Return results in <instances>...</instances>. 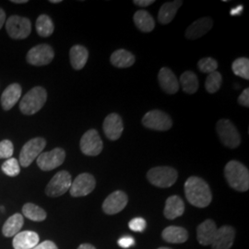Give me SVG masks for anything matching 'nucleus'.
<instances>
[{
    "mask_svg": "<svg viewBox=\"0 0 249 249\" xmlns=\"http://www.w3.org/2000/svg\"><path fill=\"white\" fill-rule=\"evenodd\" d=\"M213 26V19L209 17L198 18L194 21L186 31V37L189 40H195L200 38L209 33Z\"/></svg>",
    "mask_w": 249,
    "mask_h": 249,
    "instance_id": "obj_17",
    "label": "nucleus"
},
{
    "mask_svg": "<svg viewBox=\"0 0 249 249\" xmlns=\"http://www.w3.org/2000/svg\"><path fill=\"white\" fill-rule=\"evenodd\" d=\"M6 30L9 36L15 40L25 39L32 32V23L29 18L10 16L6 21Z\"/></svg>",
    "mask_w": 249,
    "mask_h": 249,
    "instance_id": "obj_9",
    "label": "nucleus"
},
{
    "mask_svg": "<svg viewBox=\"0 0 249 249\" xmlns=\"http://www.w3.org/2000/svg\"><path fill=\"white\" fill-rule=\"evenodd\" d=\"M103 129L108 140L117 141L121 137L124 130V125L121 116L116 113L108 115L104 121Z\"/></svg>",
    "mask_w": 249,
    "mask_h": 249,
    "instance_id": "obj_15",
    "label": "nucleus"
},
{
    "mask_svg": "<svg viewBox=\"0 0 249 249\" xmlns=\"http://www.w3.org/2000/svg\"><path fill=\"white\" fill-rule=\"evenodd\" d=\"M96 186V180L94 177L88 173L80 174L72 182L70 192L72 196L79 197L90 194Z\"/></svg>",
    "mask_w": 249,
    "mask_h": 249,
    "instance_id": "obj_12",
    "label": "nucleus"
},
{
    "mask_svg": "<svg viewBox=\"0 0 249 249\" xmlns=\"http://www.w3.org/2000/svg\"><path fill=\"white\" fill-rule=\"evenodd\" d=\"M24 223V219L20 213H16L10 216L3 225L2 232L6 237L15 236L19 232Z\"/></svg>",
    "mask_w": 249,
    "mask_h": 249,
    "instance_id": "obj_28",
    "label": "nucleus"
},
{
    "mask_svg": "<svg viewBox=\"0 0 249 249\" xmlns=\"http://www.w3.org/2000/svg\"><path fill=\"white\" fill-rule=\"evenodd\" d=\"M21 96V87L18 83L8 86L1 95V105L4 110L8 111L14 107Z\"/></svg>",
    "mask_w": 249,
    "mask_h": 249,
    "instance_id": "obj_21",
    "label": "nucleus"
},
{
    "mask_svg": "<svg viewBox=\"0 0 249 249\" xmlns=\"http://www.w3.org/2000/svg\"><path fill=\"white\" fill-rule=\"evenodd\" d=\"M46 142L43 138H35L24 144L19 153V163L22 167H28L44 151Z\"/></svg>",
    "mask_w": 249,
    "mask_h": 249,
    "instance_id": "obj_6",
    "label": "nucleus"
},
{
    "mask_svg": "<svg viewBox=\"0 0 249 249\" xmlns=\"http://www.w3.org/2000/svg\"><path fill=\"white\" fill-rule=\"evenodd\" d=\"M39 235L32 231H20L14 236V249H33L39 244Z\"/></svg>",
    "mask_w": 249,
    "mask_h": 249,
    "instance_id": "obj_20",
    "label": "nucleus"
},
{
    "mask_svg": "<svg viewBox=\"0 0 249 249\" xmlns=\"http://www.w3.org/2000/svg\"><path fill=\"white\" fill-rule=\"evenodd\" d=\"M80 150L87 156H97L104 148V143L95 129H89L81 137Z\"/></svg>",
    "mask_w": 249,
    "mask_h": 249,
    "instance_id": "obj_11",
    "label": "nucleus"
},
{
    "mask_svg": "<svg viewBox=\"0 0 249 249\" xmlns=\"http://www.w3.org/2000/svg\"><path fill=\"white\" fill-rule=\"evenodd\" d=\"M242 11H243V7H242V6H238V7L234 8V9H231L230 14L232 15V16H234V15H238V14H240Z\"/></svg>",
    "mask_w": 249,
    "mask_h": 249,
    "instance_id": "obj_43",
    "label": "nucleus"
},
{
    "mask_svg": "<svg viewBox=\"0 0 249 249\" xmlns=\"http://www.w3.org/2000/svg\"><path fill=\"white\" fill-rule=\"evenodd\" d=\"M135 55L133 53H130L127 50L124 49H119L116 50L114 53L111 54L110 61L113 66L119 69H124V68H129L133 66L135 63Z\"/></svg>",
    "mask_w": 249,
    "mask_h": 249,
    "instance_id": "obj_26",
    "label": "nucleus"
},
{
    "mask_svg": "<svg viewBox=\"0 0 249 249\" xmlns=\"http://www.w3.org/2000/svg\"><path fill=\"white\" fill-rule=\"evenodd\" d=\"M224 177L229 186L234 190L239 192L249 190V169L240 161L230 160L224 168Z\"/></svg>",
    "mask_w": 249,
    "mask_h": 249,
    "instance_id": "obj_2",
    "label": "nucleus"
},
{
    "mask_svg": "<svg viewBox=\"0 0 249 249\" xmlns=\"http://www.w3.org/2000/svg\"><path fill=\"white\" fill-rule=\"evenodd\" d=\"M33 249H58L56 245L52 241H44L43 243L38 244L36 247Z\"/></svg>",
    "mask_w": 249,
    "mask_h": 249,
    "instance_id": "obj_40",
    "label": "nucleus"
},
{
    "mask_svg": "<svg viewBox=\"0 0 249 249\" xmlns=\"http://www.w3.org/2000/svg\"><path fill=\"white\" fill-rule=\"evenodd\" d=\"M164 241L172 244H182L185 243L188 238V232L183 227L179 226H168L161 233Z\"/></svg>",
    "mask_w": 249,
    "mask_h": 249,
    "instance_id": "obj_25",
    "label": "nucleus"
},
{
    "mask_svg": "<svg viewBox=\"0 0 249 249\" xmlns=\"http://www.w3.org/2000/svg\"><path fill=\"white\" fill-rule=\"evenodd\" d=\"M54 30L53 20L49 16L43 14L40 15L36 20V31L41 37H49L52 36Z\"/></svg>",
    "mask_w": 249,
    "mask_h": 249,
    "instance_id": "obj_30",
    "label": "nucleus"
},
{
    "mask_svg": "<svg viewBox=\"0 0 249 249\" xmlns=\"http://www.w3.org/2000/svg\"><path fill=\"white\" fill-rule=\"evenodd\" d=\"M128 226H129L130 230H132L133 231L142 232L146 229L147 223H146V221L143 218L138 217V218L132 219L128 223Z\"/></svg>",
    "mask_w": 249,
    "mask_h": 249,
    "instance_id": "obj_37",
    "label": "nucleus"
},
{
    "mask_svg": "<svg viewBox=\"0 0 249 249\" xmlns=\"http://www.w3.org/2000/svg\"><path fill=\"white\" fill-rule=\"evenodd\" d=\"M235 237V231L230 225H224L217 229L212 244L213 249H230Z\"/></svg>",
    "mask_w": 249,
    "mask_h": 249,
    "instance_id": "obj_16",
    "label": "nucleus"
},
{
    "mask_svg": "<svg viewBox=\"0 0 249 249\" xmlns=\"http://www.w3.org/2000/svg\"><path fill=\"white\" fill-rule=\"evenodd\" d=\"M185 212V203L178 196H171L166 199L163 214L166 219L175 220L182 216Z\"/></svg>",
    "mask_w": 249,
    "mask_h": 249,
    "instance_id": "obj_22",
    "label": "nucleus"
},
{
    "mask_svg": "<svg viewBox=\"0 0 249 249\" xmlns=\"http://www.w3.org/2000/svg\"><path fill=\"white\" fill-rule=\"evenodd\" d=\"M47 92L45 88L37 86L27 92L19 103V110L22 114L31 116L39 112L45 106Z\"/></svg>",
    "mask_w": 249,
    "mask_h": 249,
    "instance_id": "obj_3",
    "label": "nucleus"
},
{
    "mask_svg": "<svg viewBox=\"0 0 249 249\" xmlns=\"http://www.w3.org/2000/svg\"><path fill=\"white\" fill-rule=\"evenodd\" d=\"M183 1L176 0L172 2L164 3L159 10L158 14V20L160 24H168L170 23L175 16L177 15L179 8L182 6Z\"/></svg>",
    "mask_w": 249,
    "mask_h": 249,
    "instance_id": "obj_23",
    "label": "nucleus"
},
{
    "mask_svg": "<svg viewBox=\"0 0 249 249\" xmlns=\"http://www.w3.org/2000/svg\"><path fill=\"white\" fill-rule=\"evenodd\" d=\"M50 2L53 4H57V3H61L62 1L61 0H50Z\"/></svg>",
    "mask_w": 249,
    "mask_h": 249,
    "instance_id": "obj_46",
    "label": "nucleus"
},
{
    "mask_svg": "<svg viewBox=\"0 0 249 249\" xmlns=\"http://www.w3.org/2000/svg\"><path fill=\"white\" fill-rule=\"evenodd\" d=\"M160 88L168 94H176L179 89L178 78L168 68H161L158 74Z\"/></svg>",
    "mask_w": 249,
    "mask_h": 249,
    "instance_id": "obj_18",
    "label": "nucleus"
},
{
    "mask_svg": "<svg viewBox=\"0 0 249 249\" xmlns=\"http://www.w3.org/2000/svg\"><path fill=\"white\" fill-rule=\"evenodd\" d=\"M180 84L187 94H194L198 89V80L194 72H184L180 77Z\"/></svg>",
    "mask_w": 249,
    "mask_h": 249,
    "instance_id": "obj_29",
    "label": "nucleus"
},
{
    "mask_svg": "<svg viewBox=\"0 0 249 249\" xmlns=\"http://www.w3.org/2000/svg\"><path fill=\"white\" fill-rule=\"evenodd\" d=\"M142 124L152 130L167 131L173 126V121L166 113L160 110H151L143 116Z\"/></svg>",
    "mask_w": 249,
    "mask_h": 249,
    "instance_id": "obj_8",
    "label": "nucleus"
},
{
    "mask_svg": "<svg viewBox=\"0 0 249 249\" xmlns=\"http://www.w3.org/2000/svg\"><path fill=\"white\" fill-rule=\"evenodd\" d=\"M66 159V151L61 148L41 153L37 158V165L43 171H51L60 166Z\"/></svg>",
    "mask_w": 249,
    "mask_h": 249,
    "instance_id": "obj_13",
    "label": "nucleus"
},
{
    "mask_svg": "<svg viewBox=\"0 0 249 249\" xmlns=\"http://www.w3.org/2000/svg\"><path fill=\"white\" fill-rule=\"evenodd\" d=\"M78 249H96L90 244H82L80 245Z\"/></svg>",
    "mask_w": 249,
    "mask_h": 249,
    "instance_id": "obj_44",
    "label": "nucleus"
},
{
    "mask_svg": "<svg viewBox=\"0 0 249 249\" xmlns=\"http://www.w3.org/2000/svg\"><path fill=\"white\" fill-rule=\"evenodd\" d=\"M11 2L15 4H25L28 3V0H11Z\"/></svg>",
    "mask_w": 249,
    "mask_h": 249,
    "instance_id": "obj_45",
    "label": "nucleus"
},
{
    "mask_svg": "<svg viewBox=\"0 0 249 249\" xmlns=\"http://www.w3.org/2000/svg\"><path fill=\"white\" fill-rule=\"evenodd\" d=\"M22 213L29 220L35 222H43L46 219L45 210L34 203H26L22 208Z\"/></svg>",
    "mask_w": 249,
    "mask_h": 249,
    "instance_id": "obj_31",
    "label": "nucleus"
},
{
    "mask_svg": "<svg viewBox=\"0 0 249 249\" xmlns=\"http://www.w3.org/2000/svg\"><path fill=\"white\" fill-rule=\"evenodd\" d=\"M14 151L13 144L9 140L0 142V159H9Z\"/></svg>",
    "mask_w": 249,
    "mask_h": 249,
    "instance_id": "obj_36",
    "label": "nucleus"
},
{
    "mask_svg": "<svg viewBox=\"0 0 249 249\" xmlns=\"http://www.w3.org/2000/svg\"><path fill=\"white\" fill-rule=\"evenodd\" d=\"M223 82V77L220 72L214 71L209 74L205 82V88L209 93H215L217 92Z\"/></svg>",
    "mask_w": 249,
    "mask_h": 249,
    "instance_id": "obj_33",
    "label": "nucleus"
},
{
    "mask_svg": "<svg viewBox=\"0 0 249 249\" xmlns=\"http://www.w3.org/2000/svg\"><path fill=\"white\" fill-rule=\"evenodd\" d=\"M70 56L72 68L76 71H80L85 67L88 61L89 52L87 48L82 45H74L71 49Z\"/></svg>",
    "mask_w": 249,
    "mask_h": 249,
    "instance_id": "obj_24",
    "label": "nucleus"
},
{
    "mask_svg": "<svg viewBox=\"0 0 249 249\" xmlns=\"http://www.w3.org/2000/svg\"><path fill=\"white\" fill-rule=\"evenodd\" d=\"M216 131L224 146L235 149L241 143L240 134L235 125L228 119H221L216 124Z\"/></svg>",
    "mask_w": 249,
    "mask_h": 249,
    "instance_id": "obj_5",
    "label": "nucleus"
},
{
    "mask_svg": "<svg viewBox=\"0 0 249 249\" xmlns=\"http://www.w3.org/2000/svg\"><path fill=\"white\" fill-rule=\"evenodd\" d=\"M185 194L188 202L197 208H206L213 200L209 185L202 178L191 177L185 183Z\"/></svg>",
    "mask_w": 249,
    "mask_h": 249,
    "instance_id": "obj_1",
    "label": "nucleus"
},
{
    "mask_svg": "<svg viewBox=\"0 0 249 249\" xmlns=\"http://www.w3.org/2000/svg\"><path fill=\"white\" fill-rule=\"evenodd\" d=\"M134 23L143 33H151L155 27V21L147 10H138L133 17Z\"/></svg>",
    "mask_w": 249,
    "mask_h": 249,
    "instance_id": "obj_27",
    "label": "nucleus"
},
{
    "mask_svg": "<svg viewBox=\"0 0 249 249\" xmlns=\"http://www.w3.org/2000/svg\"><path fill=\"white\" fill-rule=\"evenodd\" d=\"M6 21V13L2 9H0V29L3 27Z\"/></svg>",
    "mask_w": 249,
    "mask_h": 249,
    "instance_id": "obj_42",
    "label": "nucleus"
},
{
    "mask_svg": "<svg viewBox=\"0 0 249 249\" xmlns=\"http://www.w3.org/2000/svg\"><path fill=\"white\" fill-rule=\"evenodd\" d=\"M54 56L53 49L49 45L42 44L33 47L27 53V62L33 66L41 67L52 62Z\"/></svg>",
    "mask_w": 249,
    "mask_h": 249,
    "instance_id": "obj_10",
    "label": "nucleus"
},
{
    "mask_svg": "<svg viewBox=\"0 0 249 249\" xmlns=\"http://www.w3.org/2000/svg\"><path fill=\"white\" fill-rule=\"evenodd\" d=\"M217 229L218 228L216 226V223L211 219L200 223L196 229V237L198 243L202 246L212 245Z\"/></svg>",
    "mask_w": 249,
    "mask_h": 249,
    "instance_id": "obj_19",
    "label": "nucleus"
},
{
    "mask_svg": "<svg viewBox=\"0 0 249 249\" xmlns=\"http://www.w3.org/2000/svg\"><path fill=\"white\" fill-rule=\"evenodd\" d=\"M147 178L153 186L160 188H167L172 187L177 182L178 173L173 167L157 166L151 168L148 172Z\"/></svg>",
    "mask_w": 249,
    "mask_h": 249,
    "instance_id": "obj_4",
    "label": "nucleus"
},
{
    "mask_svg": "<svg viewBox=\"0 0 249 249\" xmlns=\"http://www.w3.org/2000/svg\"><path fill=\"white\" fill-rule=\"evenodd\" d=\"M231 70L233 73L245 80H249V59L247 57H239L235 59L232 65Z\"/></svg>",
    "mask_w": 249,
    "mask_h": 249,
    "instance_id": "obj_32",
    "label": "nucleus"
},
{
    "mask_svg": "<svg viewBox=\"0 0 249 249\" xmlns=\"http://www.w3.org/2000/svg\"><path fill=\"white\" fill-rule=\"evenodd\" d=\"M117 243H118V246L121 247L122 249H129L135 245V239L132 236L124 235L123 237H121Z\"/></svg>",
    "mask_w": 249,
    "mask_h": 249,
    "instance_id": "obj_38",
    "label": "nucleus"
},
{
    "mask_svg": "<svg viewBox=\"0 0 249 249\" xmlns=\"http://www.w3.org/2000/svg\"><path fill=\"white\" fill-rule=\"evenodd\" d=\"M2 171L9 177H17L20 172L18 160L9 158L2 164Z\"/></svg>",
    "mask_w": 249,
    "mask_h": 249,
    "instance_id": "obj_34",
    "label": "nucleus"
},
{
    "mask_svg": "<svg viewBox=\"0 0 249 249\" xmlns=\"http://www.w3.org/2000/svg\"><path fill=\"white\" fill-rule=\"evenodd\" d=\"M128 202L127 195L124 191L117 190L107 196L103 203V211L108 215H114L123 211Z\"/></svg>",
    "mask_w": 249,
    "mask_h": 249,
    "instance_id": "obj_14",
    "label": "nucleus"
},
{
    "mask_svg": "<svg viewBox=\"0 0 249 249\" xmlns=\"http://www.w3.org/2000/svg\"><path fill=\"white\" fill-rule=\"evenodd\" d=\"M154 0H134L133 3L138 7H149L153 4Z\"/></svg>",
    "mask_w": 249,
    "mask_h": 249,
    "instance_id": "obj_41",
    "label": "nucleus"
},
{
    "mask_svg": "<svg viewBox=\"0 0 249 249\" xmlns=\"http://www.w3.org/2000/svg\"><path fill=\"white\" fill-rule=\"evenodd\" d=\"M238 104L241 105L242 107H249V89L247 88L244 89V91L241 93L240 96L238 97Z\"/></svg>",
    "mask_w": 249,
    "mask_h": 249,
    "instance_id": "obj_39",
    "label": "nucleus"
},
{
    "mask_svg": "<svg viewBox=\"0 0 249 249\" xmlns=\"http://www.w3.org/2000/svg\"><path fill=\"white\" fill-rule=\"evenodd\" d=\"M71 176L67 171H60L53 176L45 188L48 196L56 197L64 195L71 187Z\"/></svg>",
    "mask_w": 249,
    "mask_h": 249,
    "instance_id": "obj_7",
    "label": "nucleus"
},
{
    "mask_svg": "<svg viewBox=\"0 0 249 249\" xmlns=\"http://www.w3.org/2000/svg\"><path fill=\"white\" fill-rule=\"evenodd\" d=\"M197 67L200 71L210 74L212 72L216 71L218 63L213 57H204L198 61Z\"/></svg>",
    "mask_w": 249,
    "mask_h": 249,
    "instance_id": "obj_35",
    "label": "nucleus"
},
{
    "mask_svg": "<svg viewBox=\"0 0 249 249\" xmlns=\"http://www.w3.org/2000/svg\"><path fill=\"white\" fill-rule=\"evenodd\" d=\"M169 249V248H160V249Z\"/></svg>",
    "mask_w": 249,
    "mask_h": 249,
    "instance_id": "obj_47",
    "label": "nucleus"
}]
</instances>
